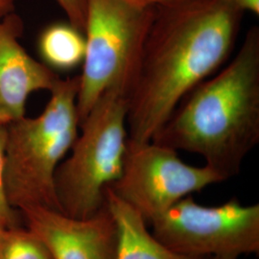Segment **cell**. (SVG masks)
Returning a JSON list of instances; mask_svg holds the SVG:
<instances>
[{
    "instance_id": "obj_1",
    "label": "cell",
    "mask_w": 259,
    "mask_h": 259,
    "mask_svg": "<svg viewBox=\"0 0 259 259\" xmlns=\"http://www.w3.org/2000/svg\"><path fill=\"white\" fill-rule=\"evenodd\" d=\"M244 11L229 0L156 6L129 97V139L152 141L178 104L232 55Z\"/></svg>"
},
{
    "instance_id": "obj_2",
    "label": "cell",
    "mask_w": 259,
    "mask_h": 259,
    "mask_svg": "<svg viewBox=\"0 0 259 259\" xmlns=\"http://www.w3.org/2000/svg\"><path fill=\"white\" fill-rule=\"evenodd\" d=\"M152 141L204 157L226 182L259 142V28L247 32L232 62L196 85Z\"/></svg>"
},
{
    "instance_id": "obj_3",
    "label": "cell",
    "mask_w": 259,
    "mask_h": 259,
    "mask_svg": "<svg viewBox=\"0 0 259 259\" xmlns=\"http://www.w3.org/2000/svg\"><path fill=\"white\" fill-rule=\"evenodd\" d=\"M80 77L59 79L44 111L7 125L4 181L10 204L20 210L41 206L61 211L55 173L79 134Z\"/></svg>"
},
{
    "instance_id": "obj_4",
    "label": "cell",
    "mask_w": 259,
    "mask_h": 259,
    "mask_svg": "<svg viewBox=\"0 0 259 259\" xmlns=\"http://www.w3.org/2000/svg\"><path fill=\"white\" fill-rule=\"evenodd\" d=\"M129 96L117 89L103 93L84 120L55 173L62 212L84 219L106 204V189L122 173L128 140Z\"/></svg>"
},
{
    "instance_id": "obj_5",
    "label": "cell",
    "mask_w": 259,
    "mask_h": 259,
    "mask_svg": "<svg viewBox=\"0 0 259 259\" xmlns=\"http://www.w3.org/2000/svg\"><path fill=\"white\" fill-rule=\"evenodd\" d=\"M155 8L124 0H87L85 52L76 102L79 126L107 91L117 89L130 97Z\"/></svg>"
},
{
    "instance_id": "obj_6",
    "label": "cell",
    "mask_w": 259,
    "mask_h": 259,
    "mask_svg": "<svg viewBox=\"0 0 259 259\" xmlns=\"http://www.w3.org/2000/svg\"><path fill=\"white\" fill-rule=\"evenodd\" d=\"M150 225L157 240L185 256L238 259L259 253V204L246 205L235 197L205 206L189 195Z\"/></svg>"
},
{
    "instance_id": "obj_7",
    "label": "cell",
    "mask_w": 259,
    "mask_h": 259,
    "mask_svg": "<svg viewBox=\"0 0 259 259\" xmlns=\"http://www.w3.org/2000/svg\"><path fill=\"white\" fill-rule=\"evenodd\" d=\"M223 182L207 165L184 162L174 149L128 138L122 173L109 188L150 225L186 196Z\"/></svg>"
},
{
    "instance_id": "obj_8",
    "label": "cell",
    "mask_w": 259,
    "mask_h": 259,
    "mask_svg": "<svg viewBox=\"0 0 259 259\" xmlns=\"http://www.w3.org/2000/svg\"><path fill=\"white\" fill-rule=\"evenodd\" d=\"M19 211L24 226L46 245L53 259H116L118 229L107 204L84 219L41 206Z\"/></svg>"
},
{
    "instance_id": "obj_9",
    "label": "cell",
    "mask_w": 259,
    "mask_h": 259,
    "mask_svg": "<svg viewBox=\"0 0 259 259\" xmlns=\"http://www.w3.org/2000/svg\"><path fill=\"white\" fill-rule=\"evenodd\" d=\"M23 31V20L16 13L0 20V123L4 125L24 117L29 96L50 92L60 79L20 45Z\"/></svg>"
},
{
    "instance_id": "obj_10",
    "label": "cell",
    "mask_w": 259,
    "mask_h": 259,
    "mask_svg": "<svg viewBox=\"0 0 259 259\" xmlns=\"http://www.w3.org/2000/svg\"><path fill=\"white\" fill-rule=\"evenodd\" d=\"M106 204L118 229L116 259H206L189 257L168 249L148 231V224L130 204L108 187Z\"/></svg>"
},
{
    "instance_id": "obj_11",
    "label": "cell",
    "mask_w": 259,
    "mask_h": 259,
    "mask_svg": "<svg viewBox=\"0 0 259 259\" xmlns=\"http://www.w3.org/2000/svg\"><path fill=\"white\" fill-rule=\"evenodd\" d=\"M37 49L42 63L57 71H70L83 64L85 40L69 22H56L40 32Z\"/></svg>"
},
{
    "instance_id": "obj_12",
    "label": "cell",
    "mask_w": 259,
    "mask_h": 259,
    "mask_svg": "<svg viewBox=\"0 0 259 259\" xmlns=\"http://www.w3.org/2000/svg\"><path fill=\"white\" fill-rule=\"evenodd\" d=\"M0 259H53L46 245L25 226L8 229L0 246Z\"/></svg>"
},
{
    "instance_id": "obj_13",
    "label": "cell",
    "mask_w": 259,
    "mask_h": 259,
    "mask_svg": "<svg viewBox=\"0 0 259 259\" xmlns=\"http://www.w3.org/2000/svg\"><path fill=\"white\" fill-rule=\"evenodd\" d=\"M7 125L0 123V224L7 229L24 226L21 213L10 204L4 181Z\"/></svg>"
},
{
    "instance_id": "obj_14",
    "label": "cell",
    "mask_w": 259,
    "mask_h": 259,
    "mask_svg": "<svg viewBox=\"0 0 259 259\" xmlns=\"http://www.w3.org/2000/svg\"><path fill=\"white\" fill-rule=\"evenodd\" d=\"M65 12L71 25L83 34L87 16V0H56Z\"/></svg>"
},
{
    "instance_id": "obj_15",
    "label": "cell",
    "mask_w": 259,
    "mask_h": 259,
    "mask_svg": "<svg viewBox=\"0 0 259 259\" xmlns=\"http://www.w3.org/2000/svg\"><path fill=\"white\" fill-rule=\"evenodd\" d=\"M242 11H250L251 13L258 15L259 0H229Z\"/></svg>"
},
{
    "instance_id": "obj_16",
    "label": "cell",
    "mask_w": 259,
    "mask_h": 259,
    "mask_svg": "<svg viewBox=\"0 0 259 259\" xmlns=\"http://www.w3.org/2000/svg\"><path fill=\"white\" fill-rule=\"evenodd\" d=\"M124 1L128 2L130 4H133L135 6L146 8V7H156V6L164 5L174 0H124Z\"/></svg>"
},
{
    "instance_id": "obj_17",
    "label": "cell",
    "mask_w": 259,
    "mask_h": 259,
    "mask_svg": "<svg viewBox=\"0 0 259 259\" xmlns=\"http://www.w3.org/2000/svg\"><path fill=\"white\" fill-rule=\"evenodd\" d=\"M16 0H0V20L15 12Z\"/></svg>"
},
{
    "instance_id": "obj_18",
    "label": "cell",
    "mask_w": 259,
    "mask_h": 259,
    "mask_svg": "<svg viewBox=\"0 0 259 259\" xmlns=\"http://www.w3.org/2000/svg\"><path fill=\"white\" fill-rule=\"evenodd\" d=\"M7 230H8L7 228H5L3 225L0 224V246H1V243H2V240H3L5 232H6Z\"/></svg>"
},
{
    "instance_id": "obj_19",
    "label": "cell",
    "mask_w": 259,
    "mask_h": 259,
    "mask_svg": "<svg viewBox=\"0 0 259 259\" xmlns=\"http://www.w3.org/2000/svg\"><path fill=\"white\" fill-rule=\"evenodd\" d=\"M206 259H223V258H218V257H209V258Z\"/></svg>"
}]
</instances>
